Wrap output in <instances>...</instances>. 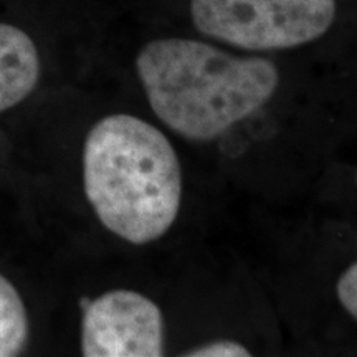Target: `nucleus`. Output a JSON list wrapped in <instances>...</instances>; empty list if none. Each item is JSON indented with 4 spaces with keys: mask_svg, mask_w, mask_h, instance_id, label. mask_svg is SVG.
Masks as SVG:
<instances>
[{
    "mask_svg": "<svg viewBox=\"0 0 357 357\" xmlns=\"http://www.w3.org/2000/svg\"><path fill=\"white\" fill-rule=\"evenodd\" d=\"M356 181H357V178H356Z\"/></svg>",
    "mask_w": 357,
    "mask_h": 357,
    "instance_id": "obj_9",
    "label": "nucleus"
},
{
    "mask_svg": "<svg viewBox=\"0 0 357 357\" xmlns=\"http://www.w3.org/2000/svg\"><path fill=\"white\" fill-rule=\"evenodd\" d=\"M29 312L15 284L0 273V357L19 356L29 341Z\"/></svg>",
    "mask_w": 357,
    "mask_h": 357,
    "instance_id": "obj_6",
    "label": "nucleus"
},
{
    "mask_svg": "<svg viewBox=\"0 0 357 357\" xmlns=\"http://www.w3.org/2000/svg\"><path fill=\"white\" fill-rule=\"evenodd\" d=\"M42 61L25 30L0 22V113L20 105L37 88Z\"/></svg>",
    "mask_w": 357,
    "mask_h": 357,
    "instance_id": "obj_5",
    "label": "nucleus"
},
{
    "mask_svg": "<svg viewBox=\"0 0 357 357\" xmlns=\"http://www.w3.org/2000/svg\"><path fill=\"white\" fill-rule=\"evenodd\" d=\"M190 32L235 50L298 52L323 42L341 19V0H182Z\"/></svg>",
    "mask_w": 357,
    "mask_h": 357,
    "instance_id": "obj_3",
    "label": "nucleus"
},
{
    "mask_svg": "<svg viewBox=\"0 0 357 357\" xmlns=\"http://www.w3.org/2000/svg\"><path fill=\"white\" fill-rule=\"evenodd\" d=\"M184 356L189 357H248L252 352L242 342L234 339H215V341L205 342L197 347H192Z\"/></svg>",
    "mask_w": 357,
    "mask_h": 357,
    "instance_id": "obj_7",
    "label": "nucleus"
},
{
    "mask_svg": "<svg viewBox=\"0 0 357 357\" xmlns=\"http://www.w3.org/2000/svg\"><path fill=\"white\" fill-rule=\"evenodd\" d=\"M84 357L164 356V316L146 294L111 289L83 301Z\"/></svg>",
    "mask_w": 357,
    "mask_h": 357,
    "instance_id": "obj_4",
    "label": "nucleus"
},
{
    "mask_svg": "<svg viewBox=\"0 0 357 357\" xmlns=\"http://www.w3.org/2000/svg\"><path fill=\"white\" fill-rule=\"evenodd\" d=\"M83 187L106 230L132 245L153 243L181 211V162L153 124L128 113L109 114L84 139Z\"/></svg>",
    "mask_w": 357,
    "mask_h": 357,
    "instance_id": "obj_2",
    "label": "nucleus"
},
{
    "mask_svg": "<svg viewBox=\"0 0 357 357\" xmlns=\"http://www.w3.org/2000/svg\"><path fill=\"white\" fill-rule=\"evenodd\" d=\"M336 291L342 307L357 321V261L352 263L337 280Z\"/></svg>",
    "mask_w": 357,
    "mask_h": 357,
    "instance_id": "obj_8",
    "label": "nucleus"
},
{
    "mask_svg": "<svg viewBox=\"0 0 357 357\" xmlns=\"http://www.w3.org/2000/svg\"><path fill=\"white\" fill-rule=\"evenodd\" d=\"M134 70L160 121L184 139L200 142L261 109L283 77L271 55L235 50L194 32L146 40Z\"/></svg>",
    "mask_w": 357,
    "mask_h": 357,
    "instance_id": "obj_1",
    "label": "nucleus"
}]
</instances>
